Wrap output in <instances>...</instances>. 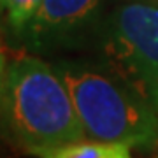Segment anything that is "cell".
<instances>
[{"mask_svg":"<svg viewBox=\"0 0 158 158\" xmlns=\"http://www.w3.org/2000/svg\"><path fill=\"white\" fill-rule=\"evenodd\" d=\"M2 125L16 146L34 155L86 139L55 65L28 53L2 60Z\"/></svg>","mask_w":158,"mask_h":158,"instance_id":"obj_1","label":"cell"},{"mask_svg":"<svg viewBox=\"0 0 158 158\" xmlns=\"http://www.w3.org/2000/svg\"><path fill=\"white\" fill-rule=\"evenodd\" d=\"M88 139L149 149L158 144V113L107 63H55Z\"/></svg>","mask_w":158,"mask_h":158,"instance_id":"obj_2","label":"cell"},{"mask_svg":"<svg viewBox=\"0 0 158 158\" xmlns=\"http://www.w3.org/2000/svg\"><path fill=\"white\" fill-rule=\"evenodd\" d=\"M104 60L158 113V2L132 0L114 9L100 34Z\"/></svg>","mask_w":158,"mask_h":158,"instance_id":"obj_3","label":"cell"},{"mask_svg":"<svg viewBox=\"0 0 158 158\" xmlns=\"http://www.w3.org/2000/svg\"><path fill=\"white\" fill-rule=\"evenodd\" d=\"M102 0H42L25 30L35 51L77 48L93 34H102Z\"/></svg>","mask_w":158,"mask_h":158,"instance_id":"obj_4","label":"cell"},{"mask_svg":"<svg viewBox=\"0 0 158 158\" xmlns=\"http://www.w3.org/2000/svg\"><path fill=\"white\" fill-rule=\"evenodd\" d=\"M39 158H132L130 146L119 142L102 141H77L70 144L53 148L37 155Z\"/></svg>","mask_w":158,"mask_h":158,"instance_id":"obj_5","label":"cell"},{"mask_svg":"<svg viewBox=\"0 0 158 158\" xmlns=\"http://www.w3.org/2000/svg\"><path fill=\"white\" fill-rule=\"evenodd\" d=\"M42 0H2V7L7 11V21L12 30L25 32L35 12L39 11Z\"/></svg>","mask_w":158,"mask_h":158,"instance_id":"obj_6","label":"cell"},{"mask_svg":"<svg viewBox=\"0 0 158 158\" xmlns=\"http://www.w3.org/2000/svg\"><path fill=\"white\" fill-rule=\"evenodd\" d=\"M151 2H158V0H151Z\"/></svg>","mask_w":158,"mask_h":158,"instance_id":"obj_7","label":"cell"},{"mask_svg":"<svg viewBox=\"0 0 158 158\" xmlns=\"http://www.w3.org/2000/svg\"><path fill=\"white\" fill-rule=\"evenodd\" d=\"M156 158H158V155H156Z\"/></svg>","mask_w":158,"mask_h":158,"instance_id":"obj_8","label":"cell"}]
</instances>
